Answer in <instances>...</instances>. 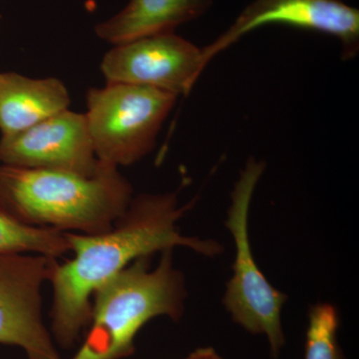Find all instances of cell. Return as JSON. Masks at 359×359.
<instances>
[{
	"mask_svg": "<svg viewBox=\"0 0 359 359\" xmlns=\"http://www.w3.org/2000/svg\"><path fill=\"white\" fill-rule=\"evenodd\" d=\"M271 25L330 35L340 42L344 60L358 55L359 11L342 0H252L226 32L203 47L205 66L248 33Z\"/></svg>",
	"mask_w": 359,
	"mask_h": 359,
	"instance_id": "cell-8",
	"label": "cell"
},
{
	"mask_svg": "<svg viewBox=\"0 0 359 359\" xmlns=\"http://www.w3.org/2000/svg\"><path fill=\"white\" fill-rule=\"evenodd\" d=\"M263 161L250 158L231 192L226 226L235 242L233 275L226 283L224 304L233 321L252 334L266 335L276 359L285 344L280 313L287 295L275 289L259 269L249 238V212L255 189L263 176Z\"/></svg>",
	"mask_w": 359,
	"mask_h": 359,
	"instance_id": "cell-5",
	"label": "cell"
},
{
	"mask_svg": "<svg viewBox=\"0 0 359 359\" xmlns=\"http://www.w3.org/2000/svg\"><path fill=\"white\" fill-rule=\"evenodd\" d=\"M184 359H224L212 347H201Z\"/></svg>",
	"mask_w": 359,
	"mask_h": 359,
	"instance_id": "cell-14",
	"label": "cell"
},
{
	"mask_svg": "<svg viewBox=\"0 0 359 359\" xmlns=\"http://www.w3.org/2000/svg\"><path fill=\"white\" fill-rule=\"evenodd\" d=\"M190 207L180 205L175 193L141 194L109 230L66 233L72 257L65 263L56 259L49 280L55 344L65 349L76 346L88 327L94 294L135 259L176 247L205 257L221 254L223 247L216 241L187 237L179 231L177 224Z\"/></svg>",
	"mask_w": 359,
	"mask_h": 359,
	"instance_id": "cell-1",
	"label": "cell"
},
{
	"mask_svg": "<svg viewBox=\"0 0 359 359\" xmlns=\"http://www.w3.org/2000/svg\"><path fill=\"white\" fill-rule=\"evenodd\" d=\"M56 259L0 256V344L20 347L27 359H60L42 318V289Z\"/></svg>",
	"mask_w": 359,
	"mask_h": 359,
	"instance_id": "cell-6",
	"label": "cell"
},
{
	"mask_svg": "<svg viewBox=\"0 0 359 359\" xmlns=\"http://www.w3.org/2000/svg\"><path fill=\"white\" fill-rule=\"evenodd\" d=\"M70 94L58 78L0 73V133H20L67 110Z\"/></svg>",
	"mask_w": 359,
	"mask_h": 359,
	"instance_id": "cell-10",
	"label": "cell"
},
{
	"mask_svg": "<svg viewBox=\"0 0 359 359\" xmlns=\"http://www.w3.org/2000/svg\"><path fill=\"white\" fill-rule=\"evenodd\" d=\"M22 254L58 259L69 254L66 233L30 226L0 205V256Z\"/></svg>",
	"mask_w": 359,
	"mask_h": 359,
	"instance_id": "cell-12",
	"label": "cell"
},
{
	"mask_svg": "<svg viewBox=\"0 0 359 359\" xmlns=\"http://www.w3.org/2000/svg\"><path fill=\"white\" fill-rule=\"evenodd\" d=\"M339 321L332 304L325 302L309 309L304 359H344L337 339Z\"/></svg>",
	"mask_w": 359,
	"mask_h": 359,
	"instance_id": "cell-13",
	"label": "cell"
},
{
	"mask_svg": "<svg viewBox=\"0 0 359 359\" xmlns=\"http://www.w3.org/2000/svg\"><path fill=\"white\" fill-rule=\"evenodd\" d=\"M177 99L142 85L106 83L89 89L84 114L97 159L120 168L146 157Z\"/></svg>",
	"mask_w": 359,
	"mask_h": 359,
	"instance_id": "cell-4",
	"label": "cell"
},
{
	"mask_svg": "<svg viewBox=\"0 0 359 359\" xmlns=\"http://www.w3.org/2000/svg\"><path fill=\"white\" fill-rule=\"evenodd\" d=\"M0 163L92 176L99 166L86 117L69 109L0 138Z\"/></svg>",
	"mask_w": 359,
	"mask_h": 359,
	"instance_id": "cell-9",
	"label": "cell"
},
{
	"mask_svg": "<svg viewBox=\"0 0 359 359\" xmlns=\"http://www.w3.org/2000/svg\"><path fill=\"white\" fill-rule=\"evenodd\" d=\"M212 6V0H129L112 18L97 23L94 32L108 43L175 32L177 27L198 20Z\"/></svg>",
	"mask_w": 359,
	"mask_h": 359,
	"instance_id": "cell-11",
	"label": "cell"
},
{
	"mask_svg": "<svg viewBox=\"0 0 359 359\" xmlns=\"http://www.w3.org/2000/svg\"><path fill=\"white\" fill-rule=\"evenodd\" d=\"M133 199L119 168L99 161L92 176L0 164V205L20 221L63 233L109 230Z\"/></svg>",
	"mask_w": 359,
	"mask_h": 359,
	"instance_id": "cell-2",
	"label": "cell"
},
{
	"mask_svg": "<svg viewBox=\"0 0 359 359\" xmlns=\"http://www.w3.org/2000/svg\"><path fill=\"white\" fill-rule=\"evenodd\" d=\"M205 68L202 48L175 32L114 45L101 61L106 83L142 85L188 95Z\"/></svg>",
	"mask_w": 359,
	"mask_h": 359,
	"instance_id": "cell-7",
	"label": "cell"
},
{
	"mask_svg": "<svg viewBox=\"0 0 359 359\" xmlns=\"http://www.w3.org/2000/svg\"><path fill=\"white\" fill-rule=\"evenodd\" d=\"M151 257L135 259L94 294L88 327L71 359L130 358L146 323L158 316L182 318L185 278L175 266L173 250H163L155 268Z\"/></svg>",
	"mask_w": 359,
	"mask_h": 359,
	"instance_id": "cell-3",
	"label": "cell"
}]
</instances>
